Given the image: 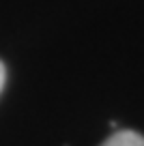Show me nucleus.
<instances>
[{"label":"nucleus","mask_w":144,"mask_h":146,"mask_svg":"<svg viewBox=\"0 0 144 146\" xmlns=\"http://www.w3.org/2000/svg\"><path fill=\"white\" fill-rule=\"evenodd\" d=\"M101 146H144V137L135 131H116Z\"/></svg>","instance_id":"f257e3e1"},{"label":"nucleus","mask_w":144,"mask_h":146,"mask_svg":"<svg viewBox=\"0 0 144 146\" xmlns=\"http://www.w3.org/2000/svg\"><path fill=\"white\" fill-rule=\"evenodd\" d=\"M5 75H7L5 73V64L0 62V92H2V86H5Z\"/></svg>","instance_id":"f03ea898"}]
</instances>
